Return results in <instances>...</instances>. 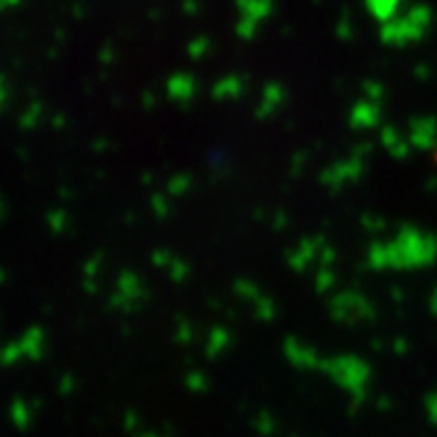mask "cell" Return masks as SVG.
Here are the masks:
<instances>
[{"label": "cell", "mask_w": 437, "mask_h": 437, "mask_svg": "<svg viewBox=\"0 0 437 437\" xmlns=\"http://www.w3.org/2000/svg\"><path fill=\"white\" fill-rule=\"evenodd\" d=\"M68 388H71V377H63V384H61V393H68Z\"/></svg>", "instance_id": "cell-6"}, {"label": "cell", "mask_w": 437, "mask_h": 437, "mask_svg": "<svg viewBox=\"0 0 437 437\" xmlns=\"http://www.w3.org/2000/svg\"><path fill=\"white\" fill-rule=\"evenodd\" d=\"M46 352V333L42 325H29L22 335L0 345V367H15L19 362H39Z\"/></svg>", "instance_id": "cell-1"}, {"label": "cell", "mask_w": 437, "mask_h": 437, "mask_svg": "<svg viewBox=\"0 0 437 437\" xmlns=\"http://www.w3.org/2000/svg\"><path fill=\"white\" fill-rule=\"evenodd\" d=\"M19 0H0V10H10V8H15Z\"/></svg>", "instance_id": "cell-5"}, {"label": "cell", "mask_w": 437, "mask_h": 437, "mask_svg": "<svg viewBox=\"0 0 437 437\" xmlns=\"http://www.w3.org/2000/svg\"><path fill=\"white\" fill-rule=\"evenodd\" d=\"M10 420L17 430H27L34 422V406L27 401V398H12L10 403Z\"/></svg>", "instance_id": "cell-2"}, {"label": "cell", "mask_w": 437, "mask_h": 437, "mask_svg": "<svg viewBox=\"0 0 437 437\" xmlns=\"http://www.w3.org/2000/svg\"><path fill=\"white\" fill-rule=\"evenodd\" d=\"M5 100H8V87H5V80L0 78V107L5 105Z\"/></svg>", "instance_id": "cell-4"}, {"label": "cell", "mask_w": 437, "mask_h": 437, "mask_svg": "<svg viewBox=\"0 0 437 437\" xmlns=\"http://www.w3.org/2000/svg\"><path fill=\"white\" fill-rule=\"evenodd\" d=\"M3 280H5V272H3V270H0V284H3Z\"/></svg>", "instance_id": "cell-7"}, {"label": "cell", "mask_w": 437, "mask_h": 437, "mask_svg": "<svg viewBox=\"0 0 437 437\" xmlns=\"http://www.w3.org/2000/svg\"><path fill=\"white\" fill-rule=\"evenodd\" d=\"M49 221H51L53 231H63V226H66V216H63V214H51Z\"/></svg>", "instance_id": "cell-3"}, {"label": "cell", "mask_w": 437, "mask_h": 437, "mask_svg": "<svg viewBox=\"0 0 437 437\" xmlns=\"http://www.w3.org/2000/svg\"><path fill=\"white\" fill-rule=\"evenodd\" d=\"M0 214H3V204H0Z\"/></svg>", "instance_id": "cell-8"}]
</instances>
